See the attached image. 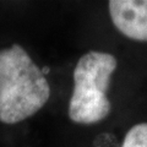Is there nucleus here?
<instances>
[{
    "label": "nucleus",
    "instance_id": "obj_1",
    "mask_svg": "<svg viewBox=\"0 0 147 147\" xmlns=\"http://www.w3.org/2000/svg\"><path fill=\"white\" fill-rule=\"evenodd\" d=\"M49 96L48 80L21 45L0 50V121L16 124L32 117Z\"/></svg>",
    "mask_w": 147,
    "mask_h": 147
},
{
    "label": "nucleus",
    "instance_id": "obj_2",
    "mask_svg": "<svg viewBox=\"0 0 147 147\" xmlns=\"http://www.w3.org/2000/svg\"><path fill=\"white\" fill-rule=\"evenodd\" d=\"M117 66L115 57L109 53L88 52L79 59L69 102V118L72 121L94 124L109 115L112 105L107 91Z\"/></svg>",
    "mask_w": 147,
    "mask_h": 147
},
{
    "label": "nucleus",
    "instance_id": "obj_3",
    "mask_svg": "<svg viewBox=\"0 0 147 147\" xmlns=\"http://www.w3.org/2000/svg\"><path fill=\"white\" fill-rule=\"evenodd\" d=\"M108 9L113 25L120 33L147 42V0H110Z\"/></svg>",
    "mask_w": 147,
    "mask_h": 147
},
{
    "label": "nucleus",
    "instance_id": "obj_4",
    "mask_svg": "<svg viewBox=\"0 0 147 147\" xmlns=\"http://www.w3.org/2000/svg\"><path fill=\"white\" fill-rule=\"evenodd\" d=\"M121 147H147V123L132 126L124 137Z\"/></svg>",
    "mask_w": 147,
    "mask_h": 147
}]
</instances>
